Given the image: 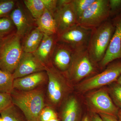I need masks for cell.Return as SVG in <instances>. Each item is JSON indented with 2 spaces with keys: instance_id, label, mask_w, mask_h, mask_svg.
<instances>
[{
  "instance_id": "6da1fadb",
  "label": "cell",
  "mask_w": 121,
  "mask_h": 121,
  "mask_svg": "<svg viewBox=\"0 0 121 121\" xmlns=\"http://www.w3.org/2000/svg\"><path fill=\"white\" fill-rule=\"evenodd\" d=\"M11 95L13 104L21 110L27 121H40V114L45 106L43 91H23L13 89Z\"/></svg>"
},
{
  "instance_id": "7a4b0ae2",
  "label": "cell",
  "mask_w": 121,
  "mask_h": 121,
  "mask_svg": "<svg viewBox=\"0 0 121 121\" xmlns=\"http://www.w3.org/2000/svg\"><path fill=\"white\" fill-rule=\"evenodd\" d=\"M115 29L112 20L109 18L91 30L87 50L91 58L98 64L104 58Z\"/></svg>"
},
{
  "instance_id": "3957f363",
  "label": "cell",
  "mask_w": 121,
  "mask_h": 121,
  "mask_svg": "<svg viewBox=\"0 0 121 121\" xmlns=\"http://www.w3.org/2000/svg\"><path fill=\"white\" fill-rule=\"evenodd\" d=\"M21 38L16 32L0 39V68L13 74L23 53Z\"/></svg>"
},
{
  "instance_id": "277c9868",
  "label": "cell",
  "mask_w": 121,
  "mask_h": 121,
  "mask_svg": "<svg viewBox=\"0 0 121 121\" xmlns=\"http://www.w3.org/2000/svg\"><path fill=\"white\" fill-rule=\"evenodd\" d=\"M100 71L98 64L91 58L86 49L75 52L67 75L70 81L78 83Z\"/></svg>"
},
{
  "instance_id": "5b68a950",
  "label": "cell",
  "mask_w": 121,
  "mask_h": 121,
  "mask_svg": "<svg viewBox=\"0 0 121 121\" xmlns=\"http://www.w3.org/2000/svg\"><path fill=\"white\" fill-rule=\"evenodd\" d=\"M121 75V59L111 62L102 72L84 79L77 85L82 93L100 88L117 82Z\"/></svg>"
},
{
  "instance_id": "8992f818",
  "label": "cell",
  "mask_w": 121,
  "mask_h": 121,
  "mask_svg": "<svg viewBox=\"0 0 121 121\" xmlns=\"http://www.w3.org/2000/svg\"><path fill=\"white\" fill-rule=\"evenodd\" d=\"M48 84V94L49 99L53 105H58L65 98L69 91V86L66 74L61 72L52 63L46 66Z\"/></svg>"
},
{
  "instance_id": "52a82bcc",
  "label": "cell",
  "mask_w": 121,
  "mask_h": 121,
  "mask_svg": "<svg viewBox=\"0 0 121 121\" xmlns=\"http://www.w3.org/2000/svg\"><path fill=\"white\" fill-rule=\"evenodd\" d=\"M109 18V0H95L78 19V24L91 30Z\"/></svg>"
},
{
  "instance_id": "ba28073f",
  "label": "cell",
  "mask_w": 121,
  "mask_h": 121,
  "mask_svg": "<svg viewBox=\"0 0 121 121\" xmlns=\"http://www.w3.org/2000/svg\"><path fill=\"white\" fill-rule=\"evenodd\" d=\"M91 31L77 24L58 35V41L68 45L75 51L86 50Z\"/></svg>"
},
{
  "instance_id": "9c48e42d",
  "label": "cell",
  "mask_w": 121,
  "mask_h": 121,
  "mask_svg": "<svg viewBox=\"0 0 121 121\" xmlns=\"http://www.w3.org/2000/svg\"><path fill=\"white\" fill-rule=\"evenodd\" d=\"M53 15L58 35L78 24V19L72 0H58L57 7Z\"/></svg>"
},
{
  "instance_id": "30bf717a",
  "label": "cell",
  "mask_w": 121,
  "mask_h": 121,
  "mask_svg": "<svg viewBox=\"0 0 121 121\" xmlns=\"http://www.w3.org/2000/svg\"><path fill=\"white\" fill-rule=\"evenodd\" d=\"M9 17L16 27V33L21 39L36 27V20L33 17L23 1H17Z\"/></svg>"
},
{
  "instance_id": "8fae6325",
  "label": "cell",
  "mask_w": 121,
  "mask_h": 121,
  "mask_svg": "<svg viewBox=\"0 0 121 121\" xmlns=\"http://www.w3.org/2000/svg\"><path fill=\"white\" fill-rule=\"evenodd\" d=\"M111 19L115 29L104 58L99 63L100 71L114 60L121 59V13Z\"/></svg>"
},
{
  "instance_id": "7c38bea8",
  "label": "cell",
  "mask_w": 121,
  "mask_h": 121,
  "mask_svg": "<svg viewBox=\"0 0 121 121\" xmlns=\"http://www.w3.org/2000/svg\"><path fill=\"white\" fill-rule=\"evenodd\" d=\"M91 105L98 113L118 118L119 108L115 105L107 89H101L93 92L89 97Z\"/></svg>"
},
{
  "instance_id": "4fadbf2b",
  "label": "cell",
  "mask_w": 121,
  "mask_h": 121,
  "mask_svg": "<svg viewBox=\"0 0 121 121\" xmlns=\"http://www.w3.org/2000/svg\"><path fill=\"white\" fill-rule=\"evenodd\" d=\"M46 66L33 53L23 52L21 59L13 75L14 79L31 74L46 71Z\"/></svg>"
},
{
  "instance_id": "5bb4252c",
  "label": "cell",
  "mask_w": 121,
  "mask_h": 121,
  "mask_svg": "<svg viewBox=\"0 0 121 121\" xmlns=\"http://www.w3.org/2000/svg\"><path fill=\"white\" fill-rule=\"evenodd\" d=\"M75 52L69 46L58 41L52 55V65L59 71L67 75Z\"/></svg>"
},
{
  "instance_id": "9a60e30c",
  "label": "cell",
  "mask_w": 121,
  "mask_h": 121,
  "mask_svg": "<svg viewBox=\"0 0 121 121\" xmlns=\"http://www.w3.org/2000/svg\"><path fill=\"white\" fill-rule=\"evenodd\" d=\"M58 41V35L44 34L40 44L33 53L45 66L52 63V55Z\"/></svg>"
},
{
  "instance_id": "2e32d148",
  "label": "cell",
  "mask_w": 121,
  "mask_h": 121,
  "mask_svg": "<svg viewBox=\"0 0 121 121\" xmlns=\"http://www.w3.org/2000/svg\"><path fill=\"white\" fill-rule=\"evenodd\" d=\"M48 78L46 71L36 72L22 78L14 79V90L23 91L33 90L43 84Z\"/></svg>"
},
{
  "instance_id": "e0dca14e",
  "label": "cell",
  "mask_w": 121,
  "mask_h": 121,
  "mask_svg": "<svg viewBox=\"0 0 121 121\" xmlns=\"http://www.w3.org/2000/svg\"><path fill=\"white\" fill-rule=\"evenodd\" d=\"M58 0H24V4L33 17L36 20L47 9L54 13Z\"/></svg>"
},
{
  "instance_id": "ac0fdd59",
  "label": "cell",
  "mask_w": 121,
  "mask_h": 121,
  "mask_svg": "<svg viewBox=\"0 0 121 121\" xmlns=\"http://www.w3.org/2000/svg\"><path fill=\"white\" fill-rule=\"evenodd\" d=\"M44 34L36 26L21 39V45L24 52L33 53L39 47Z\"/></svg>"
},
{
  "instance_id": "d6986e66",
  "label": "cell",
  "mask_w": 121,
  "mask_h": 121,
  "mask_svg": "<svg viewBox=\"0 0 121 121\" xmlns=\"http://www.w3.org/2000/svg\"><path fill=\"white\" fill-rule=\"evenodd\" d=\"M36 26L44 34L57 35L56 23L53 13L46 9L36 20Z\"/></svg>"
},
{
  "instance_id": "ffe728a7",
  "label": "cell",
  "mask_w": 121,
  "mask_h": 121,
  "mask_svg": "<svg viewBox=\"0 0 121 121\" xmlns=\"http://www.w3.org/2000/svg\"><path fill=\"white\" fill-rule=\"evenodd\" d=\"M79 113V105L77 99L74 97L69 98L63 108L62 121H78Z\"/></svg>"
},
{
  "instance_id": "44dd1931",
  "label": "cell",
  "mask_w": 121,
  "mask_h": 121,
  "mask_svg": "<svg viewBox=\"0 0 121 121\" xmlns=\"http://www.w3.org/2000/svg\"><path fill=\"white\" fill-rule=\"evenodd\" d=\"M13 74L0 68V93L11 94L13 90Z\"/></svg>"
},
{
  "instance_id": "7402d4cb",
  "label": "cell",
  "mask_w": 121,
  "mask_h": 121,
  "mask_svg": "<svg viewBox=\"0 0 121 121\" xmlns=\"http://www.w3.org/2000/svg\"><path fill=\"white\" fill-rule=\"evenodd\" d=\"M0 114L2 121H27L24 115L16 110L13 104L2 111Z\"/></svg>"
},
{
  "instance_id": "603a6c76",
  "label": "cell",
  "mask_w": 121,
  "mask_h": 121,
  "mask_svg": "<svg viewBox=\"0 0 121 121\" xmlns=\"http://www.w3.org/2000/svg\"><path fill=\"white\" fill-rule=\"evenodd\" d=\"M16 27L9 17L0 18V39L16 32Z\"/></svg>"
},
{
  "instance_id": "cb8c5ba5",
  "label": "cell",
  "mask_w": 121,
  "mask_h": 121,
  "mask_svg": "<svg viewBox=\"0 0 121 121\" xmlns=\"http://www.w3.org/2000/svg\"><path fill=\"white\" fill-rule=\"evenodd\" d=\"M115 105L121 109V86L117 82L109 84L107 88Z\"/></svg>"
},
{
  "instance_id": "d4e9b609",
  "label": "cell",
  "mask_w": 121,
  "mask_h": 121,
  "mask_svg": "<svg viewBox=\"0 0 121 121\" xmlns=\"http://www.w3.org/2000/svg\"><path fill=\"white\" fill-rule=\"evenodd\" d=\"M95 0H72L78 20Z\"/></svg>"
},
{
  "instance_id": "484cf974",
  "label": "cell",
  "mask_w": 121,
  "mask_h": 121,
  "mask_svg": "<svg viewBox=\"0 0 121 121\" xmlns=\"http://www.w3.org/2000/svg\"><path fill=\"white\" fill-rule=\"evenodd\" d=\"M17 1L13 0H0V18L9 17Z\"/></svg>"
},
{
  "instance_id": "4316f807",
  "label": "cell",
  "mask_w": 121,
  "mask_h": 121,
  "mask_svg": "<svg viewBox=\"0 0 121 121\" xmlns=\"http://www.w3.org/2000/svg\"><path fill=\"white\" fill-rule=\"evenodd\" d=\"M109 3L110 18L121 13V0H109Z\"/></svg>"
},
{
  "instance_id": "83f0119b",
  "label": "cell",
  "mask_w": 121,
  "mask_h": 121,
  "mask_svg": "<svg viewBox=\"0 0 121 121\" xmlns=\"http://www.w3.org/2000/svg\"><path fill=\"white\" fill-rule=\"evenodd\" d=\"M12 104L11 94L0 93V112Z\"/></svg>"
},
{
  "instance_id": "f1b7e54d",
  "label": "cell",
  "mask_w": 121,
  "mask_h": 121,
  "mask_svg": "<svg viewBox=\"0 0 121 121\" xmlns=\"http://www.w3.org/2000/svg\"><path fill=\"white\" fill-rule=\"evenodd\" d=\"M57 117L56 113L52 108L44 107L40 115V121H48Z\"/></svg>"
},
{
  "instance_id": "f546056e",
  "label": "cell",
  "mask_w": 121,
  "mask_h": 121,
  "mask_svg": "<svg viewBox=\"0 0 121 121\" xmlns=\"http://www.w3.org/2000/svg\"><path fill=\"white\" fill-rule=\"evenodd\" d=\"M103 121H120L118 118L108 115L98 114Z\"/></svg>"
},
{
  "instance_id": "4dcf8cb0",
  "label": "cell",
  "mask_w": 121,
  "mask_h": 121,
  "mask_svg": "<svg viewBox=\"0 0 121 121\" xmlns=\"http://www.w3.org/2000/svg\"><path fill=\"white\" fill-rule=\"evenodd\" d=\"M91 121H103L98 114L94 113L92 115L91 119Z\"/></svg>"
},
{
  "instance_id": "1f68e13d",
  "label": "cell",
  "mask_w": 121,
  "mask_h": 121,
  "mask_svg": "<svg viewBox=\"0 0 121 121\" xmlns=\"http://www.w3.org/2000/svg\"><path fill=\"white\" fill-rule=\"evenodd\" d=\"M82 121H91L90 117L87 116H85Z\"/></svg>"
},
{
  "instance_id": "d6a6232c",
  "label": "cell",
  "mask_w": 121,
  "mask_h": 121,
  "mask_svg": "<svg viewBox=\"0 0 121 121\" xmlns=\"http://www.w3.org/2000/svg\"><path fill=\"white\" fill-rule=\"evenodd\" d=\"M118 118L119 121H121V109H119L118 114Z\"/></svg>"
},
{
  "instance_id": "836d02e7",
  "label": "cell",
  "mask_w": 121,
  "mask_h": 121,
  "mask_svg": "<svg viewBox=\"0 0 121 121\" xmlns=\"http://www.w3.org/2000/svg\"><path fill=\"white\" fill-rule=\"evenodd\" d=\"M116 82L121 86V75L118 78Z\"/></svg>"
},
{
  "instance_id": "e575fe53",
  "label": "cell",
  "mask_w": 121,
  "mask_h": 121,
  "mask_svg": "<svg viewBox=\"0 0 121 121\" xmlns=\"http://www.w3.org/2000/svg\"><path fill=\"white\" fill-rule=\"evenodd\" d=\"M59 121V119H58V118H56L51 119V120H49V121Z\"/></svg>"
}]
</instances>
